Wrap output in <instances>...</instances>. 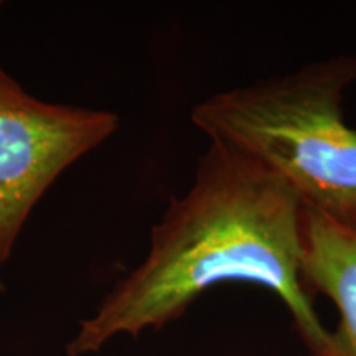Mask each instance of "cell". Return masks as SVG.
<instances>
[{
	"mask_svg": "<svg viewBox=\"0 0 356 356\" xmlns=\"http://www.w3.org/2000/svg\"><path fill=\"white\" fill-rule=\"evenodd\" d=\"M118 129V114L38 99L0 66V267L61 173Z\"/></svg>",
	"mask_w": 356,
	"mask_h": 356,
	"instance_id": "3957f363",
	"label": "cell"
},
{
	"mask_svg": "<svg viewBox=\"0 0 356 356\" xmlns=\"http://www.w3.org/2000/svg\"><path fill=\"white\" fill-rule=\"evenodd\" d=\"M300 279L305 291L322 293L338 310L332 330L335 356H356V229L320 213L300 215Z\"/></svg>",
	"mask_w": 356,
	"mask_h": 356,
	"instance_id": "277c9868",
	"label": "cell"
},
{
	"mask_svg": "<svg viewBox=\"0 0 356 356\" xmlns=\"http://www.w3.org/2000/svg\"><path fill=\"white\" fill-rule=\"evenodd\" d=\"M3 289H6V282H3L2 275H0V292H3Z\"/></svg>",
	"mask_w": 356,
	"mask_h": 356,
	"instance_id": "5b68a950",
	"label": "cell"
},
{
	"mask_svg": "<svg viewBox=\"0 0 356 356\" xmlns=\"http://www.w3.org/2000/svg\"><path fill=\"white\" fill-rule=\"evenodd\" d=\"M300 215L299 198L279 177L210 142L188 190L152 226L144 259L79 322L66 355H95L118 337L160 330L210 289L246 282L284 302L310 356H335L332 330L300 279Z\"/></svg>",
	"mask_w": 356,
	"mask_h": 356,
	"instance_id": "6da1fadb",
	"label": "cell"
},
{
	"mask_svg": "<svg viewBox=\"0 0 356 356\" xmlns=\"http://www.w3.org/2000/svg\"><path fill=\"white\" fill-rule=\"evenodd\" d=\"M355 81L356 56L325 58L216 92L190 118L210 142L279 177L304 210L356 229V127L343 113Z\"/></svg>",
	"mask_w": 356,
	"mask_h": 356,
	"instance_id": "7a4b0ae2",
	"label": "cell"
},
{
	"mask_svg": "<svg viewBox=\"0 0 356 356\" xmlns=\"http://www.w3.org/2000/svg\"><path fill=\"white\" fill-rule=\"evenodd\" d=\"M0 6H2V2H0Z\"/></svg>",
	"mask_w": 356,
	"mask_h": 356,
	"instance_id": "8992f818",
	"label": "cell"
}]
</instances>
